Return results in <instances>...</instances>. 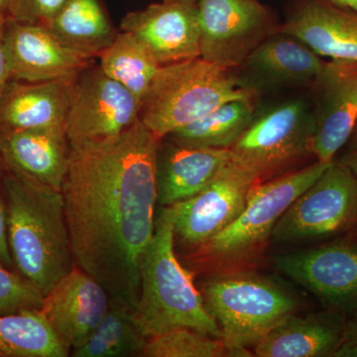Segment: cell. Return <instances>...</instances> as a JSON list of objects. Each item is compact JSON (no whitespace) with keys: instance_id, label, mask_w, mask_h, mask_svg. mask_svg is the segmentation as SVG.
I'll return each mask as SVG.
<instances>
[{"instance_id":"6da1fadb","label":"cell","mask_w":357,"mask_h":357,"mask_svg":"<svg viewBox=\"0 0 357 357\" xmlns=\"http://www.w3.org/2000/svg\"><path fill=\"white\" fill-rule=\"evenodd\" d=\"M160 141L138 121L115 137L70 145L61 191L76 266L136 309L155 230Z\"/></svg>"},{"instance_id":"7a4b0ae2","label":"cell","mask_w":357,"mask_h":357,"mask_svg":"<svg viewBox=\"0 0 357 357\" xmlns=\"http://www.w3.org/2000/svg\"><path fill=\"white\" fill-rule=\"evenodd\" d=\"M4 188L14 269L45 296L76 266L62 192L7 168Z\"/></svg>"},{"instance_id":"3957f363","label":"cell","mask_w":357,"mask_h":357,"mask_svg":"<svg viewBox=\"0 0 357 357\" xmlns=\"http://www.w3.org/2000/svg\"><path fill=\"white\" fill-rule=\"evenodd\" d=\"M174 239L173 206H161L140 263L141 326L148 338L178 328L220 338V326L195 286L192 272L178 262Z\"/></svg>"},{"instance_id":"277c9868","label":"cell","mask_w":357,"mask_h":357,"mask_svg":"<svg viewBox=\"0 0 357 357\" xmlns=\"http://www.w3.org/2000/svg\"><path fill=\"white\" fill-rule=\"evenodd\" d=\"M256 98L241 88L236 70L197 57L162 65L139 103V121L160 140L218 105Z\"/></svg>"},{"instance_id":"5b68a950","label":"cell","mask_w":357,"mask_h":357,"mask_svg":"<svg viewBox=\"0 0 357 357\" xmlns=\"http://www.w3.org/2000/svg\"><path fill=\"white\" fill-rule=\"evenodd\" d=\"M202 295L220 340L232 349L255 345L298 307L288 291L255 274L215 277L204 284Z\"/></svg>"},{"instance_id":"8992f818","label":"cell","mask_w":357,"mask_h":357,"mask_svg":"<svg viewBox=\"0 0 357 357\" xmlns=\"http://www.w3.org/2000/svg\"><path fill=\"white\" fill-rule=\"evenodd\" d=\"M330 165L316 161L273 180L255 183L241 215L217 236L192 249V259L230 261L255 252L271 236L275 225L293 202Z\"/></svg>"},{"instance_id":"52a82bcc","label":"cell","mask_w":357,"mask_h":357,"mask_svg":"<svg viewBox=\"0 0 357 357\" xmlns=\"http://www.w3.org/2000/svg\"><path fill=\"white\" fill-rule=\"evenodd\" d=\"M316 122L303 98L277 103L261 112L229 148L232 161L260 182L312 155Z\"/></svg>"},{"instance_id":"ba28073f","label":"cell","mask_w":357,"mask_h":357,"mask_svg":"<svg viewBox=\"0 0 357 357\" xmlns=\"http://www.w3.org/2000/svg\"><path fill=\"white\" fill-rule=\"evenodd\" d=\"M357 225V178L333 161L279 218L271 236L278 243L328 238Z\"/></svg>"},{"instance_id":"9c48e42d","label":"cell","mask_w":357,"mask_h":357,"mask_svg":"<svg viewBox=\"0 0 357 357\" xmlns=\"http://www.w3.org/2000/svg\"><path fill=\"white\" fill-rule=\"evenodd\" d=\"M139 121V102L98 63L70 79L65 130L70 146L115 137Z\"/></svg>"},{"instance_id":"30bf717a","label":"cell","mask_w":357,"mask_h":357,"mask_svg":"<svg viewBox=\"0 0 357 357\" xmlns=\"http://www.w3.org/2000/svg\"><path fill=\"white\" fill-rule=\"evenodd\" d=\"M197 9L201 57L227 69H237L280 28L258 0H197Z\"/></svg>"},{"instance_id":"8fae6325","label":"cell","mask_w":357,"mask_h":357,"mask_svg":"<svg viewBox=\"0 0 357 357\" xmlns=\"http://www.w3.org/2000/svg\"><path fill=\"white\" fill-rule=\"evenodd\" d=\"M275 264L314 294L326 310L347 318L357 309V236L278 256Z\"/></svg>"},{"instance_id":"7c38bea8","label":"cell","mask_w":357,"mask_h":357,"mask_svg":"<svg viewBox=\"0 0 357 357\" xmlns=\"http://www.w3.org/2000/svg\"><path fill=\"white\" fill-rule=\"evenodd\" d=\"M257 182L252 173L231 160L203 191L172 204L175 236L194 249L217 236L241 215Z\"/></svg>"},{"instance_id":"4fadbf2b","label":"cell","mask_w":357,"mask_h":357,"mask_svg":"<svg viewBox=\"0 0 357 357\" xmlns=\"http://www.w3.org/2000/svg\"><path fill=\"white\" fill-rule=\"evenodd\" d=\"M311 86L316 122L312 155L317 161L332 163L357 123V63L328 61Z\"/></svg>"},{"instance_id":"5bb4252c","label":"cell","mask_w":357,"mask_h":357,"mask_svg":"<svg viewBox=\"0 0 357 357\" xmlns=\"http://www.w3.org/2000/svg\"><path fill=\"white\" fill-rule=\"evenodd\" d=\"M326 61L304 42L280 30L251 52L236 70L241 88L255 93L312 86Z\"/></svg>"},{"instance_id":"9a60e30c","label":"cell","mask_w":357,"mask_h":357,"mask_svg":"<svg viewBox=\"0 0 357 357\" xmlns=\"http://www.w3.org/2000/svg\"><path fill=\"white\" fill-rule=\"evenodd\" d=\"M2 42L11 79L16 81L72 79L93 61L70 51L42 23L7 17Z\"/></svg>"},{"instance_id":"2e32d148","label":"cell","mask_w":357,"mask_h":357,"mask_svg":"<svg viewBox=\"0 0 357 357\" xmlns=\"http://www.w3.org/2000/svg\"><path fill=\"white\" fill-rule=\"evenodd\" d=\"M109 302L107 289L88 272L75 266L44 296L40 312L72 352L91 337Z\"/></svg>"},{"instance_id":"e0dca14e","label":"cell","mask_w":357,"mask_h":357,"mask_svg":"<svg viewBox=\"0 0 357 357\" xmlns=\"http://www.w3.org/2000/svg\"><path fill=\"white\" fill-rule=\"evenodd\" d=\"M121 30L140 39L161 66L201 57L197 1L150 4L126 14Z\"/></svg>"},{"instance_id":"ac0fdd59","label":"cell","mask_w":357,"mask_h":357,"mask_svg":"<svg viewBox=\"0 0 357 357\" xmlns=\"http://www.w3.org/2000/svg\"><path fill=\"white\" fill-rule=\"evenodd\" d=\"M321 58L357 63V14L328 0H291L279 28Z\"/></svg>"},{"instance_id":"d6986e66","label":"cell","mask_w":357,"mask_h":357,"mask_svg":"<svg viewBox=\"0 0 357 357\" xmlns=\"http://www.w3.org/2000/svg\"><path fill=\"white\" fill-rule=\"evenodd\" d=\"M156 159L157 203L172 206L196 196L232 160L230 149L187 146L166 138Z\"/></svg>"},{"instance_id":"ffe728a7","label":"cell","mask_w":357,"mask_h":357,"mask_svg":"<svg viewBox=\"0 0 357 357\" xmlns=\"http://www.w3.org/2000/svg\"><path fill=\"white\" fill-rule=\"evenodd\" d=\"M70 143L64 128L0 133V158L11 172L62 191L69 165Z\"/></svg>"},{"instance_id":"44dd1931","label":"cell","mask_w":357,"mask_h":357,"mask_svg":"<svg viewBox=\"0 0 357 357\" xmlns=\"http://www.w3.org/2000/svg\"><path fill=\"white\" fill-rule=\"evenodd\" d=\"M70 79L41 83L11 79L0 98V133L65 129Z\"/></svg>"},{"instance_id":"7402d4cb","label":"cell","mask_w":357,"mask_h":357,"mask_svg":"<svg viewBox=\"0 0 357 357\" xmlns=\"http://www.w3.org/2000/svg\"><path fill=\"white\" fill-rule=\"evenodd\" d=\"M347 319L344 314L330 310L305 318L292 314L255 344V356H333L344 342Z\"/></svg>"},{"instance_id":"603a6c76","label":"cell","mask_w":357,"mask_h":357,"mask_svg":"<svg viewBox=\"0 0 357 357\" xmlns=\"http://www.w3.org/2000/svg\"><path fill=\"white\" fill-rule=\"evenodd\" d=\"M45 25L61 43L88 60L98 59L119 32L100 0H67Z\"/></svg>"},{"instance_id":"cb8c5ba5","label":"cell","mask_w":357,"mask_h":357,"mask_svg":"<svg viewBox=\"0 0 357 357\" xmlns=\"http://www.w3.org/2000/svg\"><path fill=\"white\" fill-rule=\"evenodd\" d=\"M138 318L137 309L126 301L110 298L109 309L96 330L74 357L142 356L148 342Z\"/></svg>"},{"instance_id":"d4e9b609","label":"cell","mask_w":357,"mask_h":357,"mask_svg":"<svg viewBox=\"0 0 357 357\" xmlns=\"http://www.w3.org/2000/svg\"><path fill=\"white\" fill-rule=\"evenodd\" d=\"M255 100L256 98L229 100L165 138L187 146L229 149L255 119Z\"/></svg>"},{"instance_id":"484cf974","label":"cell","mask_w":357,"mask_h":357,"mask_svg":"<svg viewBox=\"0 0 357 357\" xmlns=\"http://www.w3.org/2000/svg\"><path fill=\"white\" fill-rule=\"evenodd\" d=\"M98 60L105 74L126 86L139 103L161 67L146 45L121 30Z\"/></svg>"},{"instance_id":"4316f807","label":"cell","mask_w":357,"mask_h":357,"mask_svg":"<svg viewBox=\"0 0 357 357\" xmlns=\"http://www.w3.org/2000/svg\"><path fill=\"white\" fill-rule=\"evenodd\" d=\"M70 349L59 340L40 311L0 316V357H67Z\"/></svg>"},{"instance_id":"83f0119b","label":"cell","mask_w":357,"mask_h":357,"mask_svg":"<svg viewBox=\"0 0 357 357\" xmlns=\"http://www.w3.org/2000/svg\"><path fill=\"white\" fill-rule=\"evenodd\" d=\"M187 328H174L150 337L143 357H243L252 356L246 349H232L220 338Z\"/></svg>"},{"instance_id":"f1b7e54d","label":"cell","mask_w":357,"mask_h":357,"mask_svg":"<svg viewBox=\"0 0 357 357\" xmlns=\"http://www.w3.org/2000/svg\"><path fill=\"white\" fill-rule=\"evenodd\" d=\"M44 294L18 272L0 263V316L40 311Z\"/></svg>"},{"instance_id":"f546056e","label":"cell","mask_w":357,"mask_h":357,"mask_svg":"<svg viewBox=\"0 0 357 357\" xmlns=\"http://www.w3.org/2000/svg\"><path fill=\"white\" fill-rule=\"evenodd\" d=\"M67 0H13L9 18L24 22H48Z\"/></svg>"},{"instance_id":"4dcf8cb0","label":"cell","mask_w":357,"mask_h":357,"mask_svg":"<svg viewBox=\"0 0 357 357\" xmlns=\"http://www.w3.org/2000/svg\"><path fill=\"white\" fill-rule=\"evenodd\" d=\"M6 170V165L0 158V263L15 271L7 241V206L4 188Z\"/></svg>"},{"instance_id":"1f68e13d","label":"cell","mask_w":357,"mask_h":357,"mask_svg":"<svg viewBox=\"0 0 357 357\" xmlns=\"http://www.w3.org/2000/svg\"><path fill=\"white\" fill-rule=\"evenodd\" d=\"M344 146V153L335 161L347 167L357 178V123Z\"/></svg>"},{"instance_id":"d6a6232c","label":"cell","mask_w":357,"mask_h":357,"mask_svg":"<svg viewBox=\"0 0 357 357\" xmlns=\"http://www.w3.org/2000/svg\"><path fill=\"white\" fill-rule=\"evenodd\" d=\"M6 20V18L0 20V98L3 95L7 84L11 81L10 73H9L8 64H7L6 53H4L3 42H2Z\"/></svg>"},{"instance_id":"836d02e7","label":"cell","mask_w":357,"mask_h":357,"mask_svg":"<svg viewBox=\"0 0 357 357\" xmlns=\"http://www.w3.org/2000/svg\"><path fill=\"white\" fill-rule=\"evenodd\" d=\"M345 340H357V309L347 317Z\"/></svg>"},{"instance_id":"e575fe53","label":"cell","mask_w":357,"mask_h":357,"mask_svg":"<svg viewBox=\"0 0 357 357\" xmlns=\"http://www.w3.org/2000/svg\"><path fill=\"white\" fill-rule=\"evenodd\" d=\"M333 6L357 14V0H328Z\"/></svg>"},{"instance_id":"d590c367","label":"cell","mask_w":357,"mask_h":357,"mask_svg":"<svg viewBox=\"0 0 357 357\" xmlns=\"http://www.w3.org/2000/svg\"><path fill=\"white\" fill-rule=\"evenodd\" d=\"M13 3V0H0V20L8 17Z\"/></svg>"},{"instance_id":"8d00e7d4","label":"cell","mask_w":357,"mask_h":357,"mask_svg":"<svg viewBox=\"0 0 357 357\" xmlns=\"http://www.w3.org/2000/svg\"><path fill=\"white\" fill-rule=\"evenodd\" d=\"M166 1H191V2H196L197 0H166Z\"/></svg>"},{"instance_id":"74e56055","label":"cell","mask_w":357,"mask_h":357,"mask_svg":"<svg viewBox=\"0 0 357 357\" xmlns=\"http://www.w3.org/2000/svg\"><path fill=\"white\" fill-rule=\"evenodd\" d=\"M356 229H357V225H356Z\"/></svg>"}]
</instances>
